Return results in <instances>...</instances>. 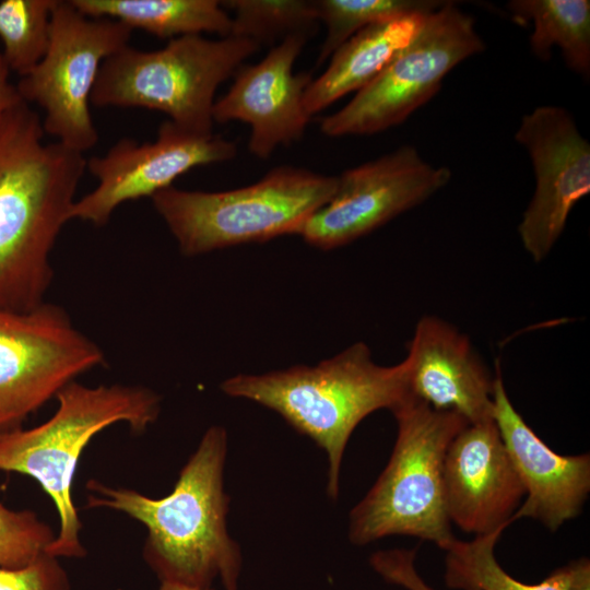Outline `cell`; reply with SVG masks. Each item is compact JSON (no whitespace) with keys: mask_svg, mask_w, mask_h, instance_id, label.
<instances>
[{"mask_svg":"<svg viewBox=\"0 0 590 590\" xmlns=\"http://www.w3.org/2000/svg\"><path fill=\"white\" fill-rule=\"evenodd\" d=\"M42 120L20 99L0 115V309L45 303L50 252L70 221L86 169L82 153L44 141Z\"/></svg>","mask_w":590,"mask_h":590,"instance_id":"1","label":"cell"},{"mask_svg":"<svg viewBox=\"0 0 590 590\" xmlns=\"http://www.w3.org/2000/svg\"><path fill=\"white\" fill-rule=\"evenodd\" d=\"M226 456V429L213 425L167 496L155 499L91 479L87 507L121 511L146 527L143 558L161 582L209 589L219 578L224 590H238L243 556L227 530Z\"/></svg>","mask_w":590,"mask_h":590,"instance_id":"2","label":"cell"},{"mask_svg":"<svg viewBox=\"0 0 590 590\" xmlns=\"http://www.w3.org/2000/svg\"><path fill=\"white\" fill-rule=\"evenodd\" d=\"M221 389L276 412L314 440L328 458L327 494L331 499L339 496L343 455L357 425L378 410L392 412L412 397L405 362L378 365L364 342L315 366L238 374L224 380Z\"/></svg>","mask_w":590,"mask_h":590,"instance_id":"3","label":"cell"},{"mask_svg":"<svg viewBox=\"0 0 590 590\" xmlns=\"http://www.w3.org/2000/svg\"><path fill=\"white\" fill-rule=\"evenodd\" d=\"M58 408L45 423L23 427L0 437V471L35 479L52 499L60 528L47 554L82 558V523L72 500V483L79 458L90 440L117 423L144 432L158 417L161 398L142 386L72 381L56 396Z\"/></svg>","mask_w":590,"mask_h":590,"instance_id":"4","label":"cell"},{"mask_svg":"<svg viewBox=\"0 0 590 590\" xmlns=\"http://www.w3.org/2000/svg\"><path fill=\"white\" fill-rule=\"evenodd\" d=\"M398 432L387 465L349 515L347 536L367 545L391 535L435 543L451 541L444 460L451 440L469 424L410 397L391 412Z\"/></svg>","mask_w":590,"mask_h":590,"instance_id":"5","label":"cell"},{"mask_svg":"<svg viewBox=\"0 0 590 590\" xmlns=\"http://www.w3.org/2000/svg\"><path fill=\"white\" fill-rule=\"evenodd\" d=\"M335 189L337 176L283 165L246 187L205 192L170 186L151 199L180 252L194 257L231 246L297 235Z\"/></svg>","mask_w":590,"mask_h":590,"instance_id":"6","label":"cell"},{"mask_svg":"<svg viewBox=\"0 0 590 590\" xmlns=\"http://www.w3.org/2000/svg\"><path fill=\"white\" fill-rule=\"evenodd\" d=\"M260 46L248 38L187 35L141 51L129 45L103 62L90 103L165 113L187 130L213 133L217 87Z\"/></svg>","mask_w":590,"mask_h":590,"instance_id":"7","label":"cell"},{"mask_svg":"<svg viewBox=\"0 0 590 590\" xmlns=\"http://www.w3.org/2000/svg\"><path fill=\"white\" fill-rule=\"evenodd\" d=\"M485 44L473 17L446 1L424 16L411 39L340 110L320 121L328 137L381 132L403 122L438 93L444 78Z\"/></svg>","mask_w":590,"mask_h":590,"instance_id":"8","label":"cell"},{"mask_svg":"<svg viewBox=\"0 0 590 590\" xmlns=\"http://www.w3.org/2000/svg\"><path fill=\"white\" fill-rule=\"evenodd\" d=\"M132 31L117 20L86 16L70 0H56L46 54L15 85L24 102L44 109L45 133L82 154L96 144L91 94L103 62L128 46Z\"/></svg>","mask_w":590,"mask_h":590,"instance_id":"9","label":"cell"},{"mask_svg":"<svg viewBox=\"0 0 590 590\" xmlns=\"http://www.w3.org/2000/svg\"><path fill=\"white\" fill-rule=\"evenodd\" d=\"M103 363L101 347L61 307L45 302L26 312L0 309V437Z\"/></svg>","mask_w":590,"mask_h":590,"instance_id":"10","label":"cell"},{"mask_svg":"<svg viewBox=\"0 0 590 590\" xmlns=\"http://www.w3.org/2000/svg\"><path fill=\"white\" fill-rule=\"evenodd\" d=\"M450 178L448 167L429 164L413 146H401L337 176L332 198L297 235L321 250L344 246L423 203Z\"/></svg>","mask_w":590,"mask_h":590,"instance_id":"11","label":"cell"},{"mask_svg":"<svg viewBox=\"0 0 590 590\" xmlns=\"http://www.w3.org/2000/svg\"><path fill=\"white\" fill-rule=\"evenodd\" d=\"M236 154V144L221 135L197 133L165 120L155 141L122 138L104 156L86 161L98 185L75 200L70 219L103 226L123 202L151 198L190 169L226 162Z\"/></svg>","mask_w":590,"mask_h":590,"instance_id":"12","label":"cell"},{"mask_svg":"<svg viewBox=\"0 0 590 590\" xmlns=\"http://www.w3.org/2000/svg\"><path fill=\"white\" fill-rule=\"evenodd\" d=\"M515 139L527 149L535 176L518 233L526 251L540 262L559 239L573 208L590 191V144L571 114L553 105L523 115Z\"/></svg>","mask_w":590,"mask_h":590,"instance_id":"13","label":"cell"},{"mask_svg":"<svg viewBox=\"0 0 590 590\" xmlns=\"http://www.w3.org/2000/svg\"><path fill=\"white\" fill-rule=\"evenodd\" d=\"M307 38L287 36L258 63L241 64L227 93L215 101L214 122L248 123V149L258 158H268L280 145L299 140L311 118L304 107L311 74L293 72Z\"/></svg>","mask_w":590,"mask_h":590,"instance_id":"14","label":"cell"},{"mask_svg":"<svg viewBox=\"0 0 590 590\" xmlns=\"http://www.w3.org/2000/svg\"><path fill=\"white\" fill-rule=\"evenodd\" d=\"M450 522L474 536L505 530L526 495L494 421L468 424L444 460Z\"/></svg>","mask_w":590,"mask_h":590,"instance_id":"15","label":"cell"},{"mask_svg":"<svg viewBox=\"0 0 590 590\" xmlns=\"http://www.w3.org/2000/svg\"><path fill=\"white\" fill-rule=\"evenodd\" d=\"M494 422L526 491L512 522L530 518L555 532L578 517L590 493V455L553 451L512 405L495 364Z\"/></svg>","mask_w":590,"mask_h":590,"instance_id":"16","label":"cell"},{"mask_svg":"<svg viewBox=\"0 0 590 590\" xmlns=\"http://www.w3.org/2000/svg\"><path fill=\"white\" fill-rule=\"evenodd\" d=\"M411 396L469 424L494 421V382L470 339L451 323L426 315L416 323L403 359Z\"/></svg>","mask_w":590,"mask_h":590,"instance_id":"17","label":"cell"},{"mask_svg":"<svg viewBox=\"0 0 590 590\" xmlns=\"http://www.w3.org/2000/svg\"><path fill=\"white\" fill-rule=\"evenodd\" d=\"M425 15L413 14L376 23L349 38L331 55L323 73L307 86L304 94L306 113L312 117L370 83L411 39Z\"/></svg>","mask_w":590,"mask_h":590,"instance_id":"18","label":"cell"},{"mask_svg":"<svg viewBox=\"0 0 590 590\" xmlns=\"http://www.w3.org/2000/svg\"><path fill=\"white\" fill-rule=\"evenodd\" d=\"M504 530L462 541L456 536L439 546L446 553L444 580L453 590H590V560L574 559L539 583H524L504 570L495 546Z\"/></svg>","mask_w":590,"mask_h":590,"instance_id":"19","label":"cell"},{"mask_svg":"<svg viewBox=\"0 0 590 590\" xmlns=\"http://www.w3.org/2000/svg\"><path fill=\"white\" fill-rule=\"evenodd\" d=\"M90 17L117 20L162 39L214 33L229 36L232 17L216 0H70Z\"/></svg>","mask_w":590,"mask_h":590,"instance_id":"20","label":"cell"},{"mask_svg":"<svg viewBox=\"0 0 590 590\" xmlns=\"http://www.w3.org/2000/svg\"><path fill=\"white\" fill-rule=\"evenodd\" d=\"M507 8L515 22L532 23L530 48L545 61L557 46L566 66L585 81L590 76V1L512 0Z\"/></svg>","mask_w":590,"mask_h":590,"instance_id":"21","label":"cell"},{"mask_svg":"<svg viewBox=\"0 0 590 590\" xmlns=\"http://www.w3.org/2000/svg\"><path fill=\"white\" fill-rule=\"evenodd\" d=\"M439 0H315L319 22L326 26L316 67L323 63L349 38L384 21L413 14H429Z\"/></svg>","mask_w":590,"mask_h":590,"instance_id":"22","label":"cell"},{"mask_svg":"<svg viewBox=\"0 0 590 590\" xmlns=\"http://www.w3.org/2000/svg\"><path fill=\"white\" fill-rule=\"evenodd\" d=\"M234 11L231 36L261 44L291 35L310 36L319 22L315 0H229L221 2Z\"/></svg>","mask_w":590,"mask_h":590,"instance_id":"23","label":"cell"},{"mask_svg":"<svg viewBox=\"0 0 590 590\" xmlns=\"http://www.w3.org/2000/svg\"><path fill=\"white\" fill-rule=\"evenodd\" d=\"M56 0H2L0 2L1 54L10 71L23 76L46 54Z\"/></svg>","mask_w":590,"mask_h":590,"instance_id":"24","label":"cell"},{"mask_svg":"<svg viewBox=\"0 0 590 590\" xmlns=\"http://www.w3.org/2000/svg\"><path fill=\"white\" fill-rule=\"evenodd\" d=\"M56 539L52 528L35 511L12 510L0 503V566L23 568L40 555Z\"/></svg>","mask_w":590,"mask_h":590,"instance_id":"25","label":"cell"},{"mask_svg":"<svg viewBox=\"0 0 590 590\" xmlns=\"http://www.w3.org/2000/svg\"><path fill=\"white\" fill-rule=\"evenodd\" d=\"M0 590H70V580L59 558L45 553L23 568L0 566Z\"/></svg>","mask_w":590,"mask_h":590,"instance_id":"26","label":"cell"},{"mask_svg":"<svg viewBox=\"0 0 590 590\" xmlns=\"http://www.w3.org/2000/svg\"><path fill=\"white\" fill-rule=\"evenodd\" d=\"M417 547L377 551L369 557L371 568L387 582L405 590H434L417 573Z\"/></svg>","mask_w":590,"mask_h":590,"instance_id":"27","label":"cell"},{"mask_svg":"<svg viewBox=\"0 0 590 590\" xmlns=\"http://www.w3.org/2000/svg\"><path fill=\"white\" fill-rule=\"evenodd\" d=\"M10 69L0 54V115L19 102L21 96L16 86L9 81Z\"/></svg>","mask_w":590,"mask_h":590,"instance_id":"28","label":"cell"},{"mask_svg":"<svg viewBox=\"0 0 590 590\" xmlns=\"http://www.w3.org/2000/svg\"><path fill=\"white\" fill-rule=\"evenodd\" d=\"M158 590H214L213 588L209 589H199L193 587H188L179 583H173V582H161V587Z\"/></svg>","mask_w":590,"mask_h":590,"instance_id":"29","label":"cell"}]
</instances>
